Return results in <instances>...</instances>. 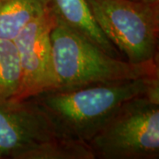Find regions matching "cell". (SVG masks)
Listing matches in <instances>:
<instances>
[{"instance_id": "cell-1", "label": "cell", "mask_w": 159, "mask_h": 159, "mask_svg": "<svg viewBox=\"0 0 159 159\" xmlns=\"http://www.w3.org/2000/svg\"><path fill=\"white\" fill-rule=\"evenodd\" d=\"M139 97L159 102V76L101 82L29 98L63 136L88 142L125 102Z\"/></svg>"}, {"instance_id": "cell-2", "label": "cell", "mask_w": 159, "mask_h": 159, "mask_svg": "<svg viewBox=\"0 0 159 159\" xmlns=\"http://www.w3.org/2000/svg\"><path fill=\"white\" fill-rule=\"evenodd\" d=\"M51 39L57 82L54 90H72L95 83L159 76L157 61L131 63L112 57L56 20Z\"/></svg>"}, {"instance_id": "cell-3", "label": "cell", "mask_w": 159, "mask_h": 159, "mask_svg": "<svg viewBox=\"0 0 159 159\" xmlns=\"http://www.w3.org/2000/svg\"><path fill=\"white\" fill-rule=\"evenodd\" d=\"M88 144L95 159H157L159 102L148 97L127 101Z\"/></svg>"}, {"instance_id": "cell-4", "label": "cell", "mask_w": 159, "mask_h": 159, "mask_svg": "<svg viewBox=\"0 0 159 159\" xmlns=\"http://www.w3.org/2000/svg\"><path fill=\"white\" fill-rule=\"evenodd\" d=\"M96 21L123 58L131 63L157 61L159 5L133 0H88Z\"/></svg>"}, {"instance_id": "cell-5", "label": "cell", "mask_w": 159, "mask_h": 159, "mask_svg": "<svg viewBox=\"0 0 159 159\" xmlns=\"http://www.w3.org/2000/svg\"><path fill=\"white\" fill-rule=\"evenodd\" d=\"M55 18L47 8L32 19L12 40L20 68V89L13 101H23L57 89L51 33Z\"/></svg>"}, {"instance_id": "cell-6", "label": "cell", "mask_w": 159, "mask_h": 159, "mask_svg": "<svg viewBox=\"0 0 159 159\" xmlns=\"http://www.w3.org/2000/svg\"><path fill=\"white\" fill-rule=\"evenodd\" d=\"M58 134L31 99L0 101V158L15 159L25 149Z\"/></svg>"}, {"instance_id": "cell-7", "label": "cell", "mask_w": 159, "mask_h": 159, "mask_svg": "<svg viewBox=\"0 0 159 159\" xmlns=\"http://www.w3.org/2000/svg\"><path fill=\"white\" fill-rule=\"evenodd\" d=\"M46 5L57 22L109 55L124 59L98 26L88 0H46Z\"/></svg>"}, {"instance_id": "cell-8", "label": "cell", "mask_w": 159, "mask_h": 159, "mask_svg": "<svg viewBox=\"0 0 159 159\" xmlns=\"http://www.w3.org/2000/svg\"><path fill=\"white\" fill-rule=\"evenodd\" d=\"M15 159H95L88 142L55 135L18 154Z\"/></svg>"}, {"instance_id": "cell-9", "label": "cell", "mask_w": 159, "mask_h": 159, "mask_svg": "<svg viewBox=\"0 0 159 159\" xmlns=\"http://www.w3.org/2000/svg\"><path fill=\"white\" fill-rule=\"evenodd\" d=\"M46 9V0H0V38L13 40Z\"/></svg>"}, {"instance_id": "cell-10", "label": "cell", "mask_w": 159, "mask_h": 159, "mask_svg": "<svg viewBox=\"0 0 159 159\" xmlns=\"http://www.w3.org/2000/svg\"><path fill=\"white\" fill-rule=\"evenodd\" d=\"M20 83V68L12 40L0 38V101L13 100Z\"/></svg>"}, {"instance_id": "cell-11", "label": "cell", "mask_w": 159, "mask_h": 159, "mask_svg": "<svg viewBox=\"0 0 159 159\" xmlns=\"http://www.w3.org/2000/svg\"><path fill=\"white\" fill-rule=\"evenodd\" d=\"M135 2L146 4V5H152V6H157L159 5V0H133Z\"/></svg>"}]
</instances>
